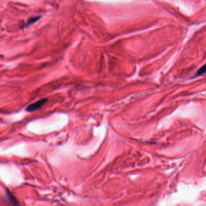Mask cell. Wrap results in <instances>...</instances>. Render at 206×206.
Returning a JSON list of instances; mask_svg holds the SVG:
<instances>
[{"mask_svg": "<svg viewBox=\"0 0 206 206\" xmlns=\"http://www.w3.org/2000/svg\"><path fill=\"white\" fill-rule=\"evenodd\" d=\"M47 99H43L40 100L39 101L35 102L34 103L30 104L27 107L26 111L28 112H33L36 111L40 109L43 106H44V104H46L47 102Z\"/></svg>", "mask_w": 206, "mask_h": 206, "instance_id": "1", "label": "cell"}, {"mask_svg": "<svg viewBox=\"0 0 206 206\" xmlns=\"http://www.w3.org/2000/svg\"><path fill=\"white\" fill-rule=\"evenodd\" d=\"M6 195H7V197L9 199V201L13 204V205H18V202L17 201V199H16V198L14 196V195H13V193L9 190H7L6 191Z\"/></svg>", "mask_w": 206, "mask_h": 206, "instance_id": "2", "label": "cell"}, {"mask_svg": "<svg viewBox=\"0 0 206 206\" xmlns=\"http://www.w3.org/2000/svg\"><path fill=\"white\" fill-rule=\"evenodd\" d=\"M204 73H206V64L204 65L202 67H201L197 71V76H200L202 75Z\"/></svg>", "mask_w": 206, "mask_h": 206, "instance_id": "3", "label": "cell"}]
</instances>
